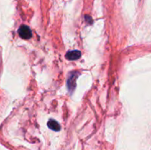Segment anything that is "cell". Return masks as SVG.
I'll return each mask as SVG.
<instances>
[{"mask_svg": "<svg viewBox=\"0 0 151 150\" xmlns=\"http://www.w3.org/2000/svg\"><path fill=\"white\" fill-rule=\"evenodd\" d=\"M19 35L24 40H28L32 38V31L27 25H22L19 29Z\"/></svg>", "mask_w": 151, "mask_h": 150, "instance_id": "cell-1", "label": "cell"}, {"mask_svg": "<svg viewBox=\"0 0 151 150\" xmlns=\"http://www.w3.org/2000/svg\"><path fill=\"white\" fill-rule=\"evenodd\" d=\"M81 52L79 50H72V51H68L66 54V58L69 60H78L81 57Z\"/></svg>", "mask_w": 151, "mask_h": 150, "instance_id": "cell-2", "label": "cell"}, {"mask_svg": "<svg viewBox=\"0 0 151 150\" xmlns=\"http://www.w3.org/2000/svg\"><path fill=\"white\" fill-rule=\"evenodd\" d=\"M75 73L76 72H73V74L69 76V77L68 78V82H67V85H68V89L72 92V90L75 88V82H76V79L78 77V75H75Z\"/></svg>", "mask_w": 151, "mask_h": 150, "instance_id": "cell-3", "label": "cell"}, {"mask_svg": "<svg viewBox=\"0 0 151 150\" xmlns=\"http://www.w3.org/2000/svg\"><path fill=\"white\" fill-rule=\"evenodd\" d=\"M47 126L50 129L55 132H58L60 130V125L59 124L58 122L56 121L54 119H50L49 120L48 123H47Z\"/></svg>", "mask_w": 151, "mask_h": 150, "instance_id": "cell-4", "label": "cell"}]
</instances>
